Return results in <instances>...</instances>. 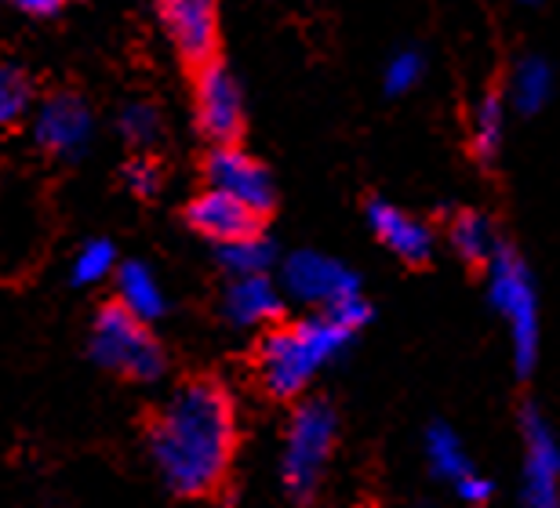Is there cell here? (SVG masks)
I'll use <instances>...</instances> for the list:
<instances>
[{
  "label": "cell",
  "instance_id": "6da1fadb",
  "mask_svg": "<svg viewBox=\"0 0 560 508\" xmlns=\"http://www.w3.org/2000/svg\"><path fill=\"white\" fill-rule=\"evenodd\" d=\"M237 447V411L211 378L183 381L150 425V450L167 491L205 498L222 487Z\"/></svg>",
  "mask_w": 560,
  "mask_h": 508
},
{
  "label": "cell",
  "instance_id": "7a4b0ae2",
  "mask_svg": "<svg viewBox=\"0 0 560 508\" xmlns=\"http://www.w3.org/2000/svg\"><path fill=\"white\" fill-rule=\"evenodd\" d=\"M353 327H346L339 316L317 309L299 323L273 327L259 345V381L273 400H295L310 389V381L320 375L331 359L342 356V348L353 342Z\"/></svg>",
  "mask_w": 560,
  "mask_h": 508
},
{
  "label": "cell",
  "instance_id": "3957f363",
  "mask_svg": "<svg viewBox=\"0 0 560 508\" xmlns=\"http://www.w3.org/2000/svg\"><path fill=\"white\" fill-rule=\"evenodd\" d=\"M488 298L510 327L513 367L517 375H532L539 364L542 327H539V291L524 265V258L513 247L499 244V251L488 258Z\"/></svg>",
  "mask_w": 560,
  "mask_h": 508
},
{
  "label": "cell",
  "instance_id": "277c9868",
  "mask_svg": "<svg viewBox=\"0 0 560 508\" xmlns=\"http://www.w3.org/2000/svg\"><path fill=\"white\" fill-rule=\"evenodd\" d=\"M335 436H339V417H335L331 403L306 400L291 414L288 436H284V461H280V476L295 501H310L317 483L328 465Z\"/></svg>",
  "mask_w": 560,
  "mask_h": 508
},
{
  "label": "cell",
  "instance_id": "5b68a950",
  "mask_svg": "<svg viewBox=\"0 0 560 508\" xmlns=\"http://www.w3.org/2000/svg\"><path fill=\"white\" fill-rule=\"evenodd\" d=\"M92 356L114 375L156 381L164 375V348L150 334V327L139 316H131L125 305H106L95 316L92 327Z\"/></svg>",
  "mask_w": 560,
  "mask_h": 508
},
{
  "label": "cell",
  "instance_id": "8992f818",
  "mask_svg": "<svg viewBox=\"0 0 560 508\" xmlns=\"http://www.w3.org/2000/svg\"><path fill=\"white\" fill-rule=\"evenodd\" d=\"M194 113L197 131L211 145H233L244 134V98L241 84L219 59H208L197 66L194 81Z\"/></svg>",
  "mask_w": 560,
  "mask_h": 508
},
{
  "label": "cell",
  "instance_id": "52a82bcc",
  "mask_svg": "<svg viewBox=\"0 0 560 508\" xmlns=\"http://www.w3.org/2000/svg\"><path fill=\"white\" fill-rule=\"evenodd\" d=\"M284 291L291 298L313 305V309H331L346 298L361 295V276L346 269L339 258H328L320 251H299L291 255L280 269Z\"/></svg>",
  "mask_w": 560,
  "mask_h": 508
},
{
  "label": "cell",
  "instance_id": "ba28073f",
  "mask_svg": "<svg viewBox=\"0 0 560 508\" xmlns=\"http://www.w3.org/2000/svg\"><path fill=\"white\" fill-rule=\"evenodd\" d=\"M524 436V505L553 508L560 505V444L546 417L528 406L521 414Z\"/></svg>",
  "mask_w": 560,
  "mask_h": 508
},
{
  "label": "cell",
  "instance_id": "9c48e42d",
  "mask_svg": "<svg viewBox=\"0 0 560 508\" xmlns=\"http://www.w3.org/2000/svg\"><path fill=\"white\" fill-rule=\"evenodd\" d=\"M205 175H208L211 189H222V193L244 200L252 211H259V214L273 211L277 189H273L270 172H266V167L255 161V156L237 150V142H233V145H215L211 156H208V164H205Z\"/></svg>",
  "mask_w": 560,
  "mask_h": 508
},
{
  "label": "cell",
  "instance_id": "30bf717a",
  "mask_svg": "<svg viewBox=\"0 0 560 508\" xmlns=\"http://www.w3.org/2000/svg\"><path fill=\"white\" fill-rule=\"evenodd\" d=\"M161 22L183 62L200 66L219 48V0H156Z\"/></svg>",
  "mask_w": 560,
  "mask_h": 508
},
{
  "label": "cell",
  "instance_id": "8fae6325",
  "mask_svg": "<svg viewBox=\"0 0 560 508\" xmlns=\"http://www.w3.org/2000/svg\"><path fill=\"white\" fill-rule=\"evenodd\" d=\"M33 139L51 156H81L88 139H92V109H88V102L73 92L51 95L37 113Z\"/></svg>",
  "mask_w": 560,
  "mask_h": 508
},
{
  "label": "cell",
  "instance_id": "7c38bea8",
  "mask_svg": "<svg viewBox=\"0 0 560 508\" xmlns=\"http://www.w3.org/2000/svg\"><path fill=\"white\" fill-rule=\"evenodd\" d=\"M186 218H189V225H194L200 236L215 240L219 247L241 240V236L259 233V225H262L259 211H252L244 200L222 193V189H211V186L200 197H194V203H189V211H186Z\"/></svg>",
  "mask_w": 560,
  "mask_h": 508
},
{
  "label": "cell",
  "instance_id": "4fadbf2b",
  "mask_svg": "<svg viewBox=\"0 0 560 508\" xmlns=\"http://www.w3.org/2000/svg\"><path fill=\"white\" fill-rule=\"evenodd\" d=\"M368 225H372L375 240L394 251L400 262L425 265L433 258V233L430 225L419 222L416 214L400 211L389 200H368Z\"/></svg>",
  "mask_w": 560,
  "mask_h": 508
},
{
  "label": "cell",
  "instance_id": "5bb4252c",
  "mask_svg": "<svg viewBox=\"0 0 560 508\" xmlns=\"http://www.w3.org/2000/svg\"><path fill=\"white\" fill-rule=\"evenodd\" d=\"M222 312L233 327H262L277 323L284 316V295L266 273L233 276L222 298Z\"/></svg>",
  "mask_w": 560,
  "mask_h": 508
},
{
  "label": "cell",
  "instance_id": "9a60e30c",
  "mask_svg": "<svg viewBox=\"0 0 560 508\" xmlns=\"http://www.w3.org/2000/svg\"><path fill=\"white\" fill-rule=\"evenodd\" d=\"M114 273H117V302L145 323L161 320L167 309V298L150 269L142 262H125V265H117Z\"/></svg>",
  "mask_w": 560,
  "mask_h": 508
},
{
  "label": "cell",
  "instance_id": "2e32d148",
  "mask_svg": "<svg viewBox=\"0 0 560 508\" xmlns=\"http://www.w3.org/2000/svg\"><path fill=\"white\" fill-rule=\"evenodd\" d=\"M447 244L469 265H488V258L499 251L495 225L480 211H458L447 225Z\"/></svg>",
  "mask_w": 560,
  "mask_h": 508
},
{
  "label": "cell",
  "instance_id": "e0dca14e",
  "mask_svg": "<svg viewBox=\"0 0 560 508\" xmlns=\"http://www.w3.org/2000/svg\"><path fill=\"white\" fill-rule=\"evenodd\" d=\"M553 95V66L539 59V55H528L513 66L510 76V106L524 113V117H535V113L546 109V102Z\"/></svg>",
  "mask_w": 560,
  "mask_h": 508
},
{
  "label": "cell",
  "instance_id": "ac0fdd59",
  "mask_svg": "<svg viewBox=\"0 0 560 508\" xmlns=\"http://www.w3.org/2000/svg\"><path fill=\"white\" fill-rule=\"evenodd\" d=\"M502 139H506V102L502 95L488 92L477 102L474 120H469V150L480 164H495Z\"/></svg>",
  "mask_w": 560,
  "mask_h": 508
},
{
  "label": "cell",
  "instance_id": "d6986e66",
  "mask_svg": "<svg viewBox=\"0 0 560 508\" xmlns=\"http://www.w3.org/2000/svg\"><path fill=\"white\" fill-rule=\"evenodd\" d=\"M425 461H430L433 476L452 480V483L463 476V472L474 469L463 450V439L447 425H430V433H425Z\"/></svg>",
  "mask_w": 560,
  "mask_h": 508
},
{
  "label": "cell",
  "instance_id": "ffe728a7",
  "mask_svg": "<svg viewBox=\"0 0 560 508\" xmlns=\"http://www.w3.org/2000/svg\"><path fill=\"white\" fill-rule=\"evenodd\" d=\"M277 262V247L270 240H262L259 233L241 236L233 244H222V265L230 269V276H244V273H266Z\"/></svg>",
  "mask_w": 560,
  "mask_h": 508
},
{
  "label": "cell",
  "instance_id": "44dd1931",
  "mask_svg": "<svg viewBox=\"0 0 560 508\" xmlns=\"http://www.w3.org/2000/svg\"><path fill=\"white\" fill-rule=\"evenodd\" d=\"M117 269V251L109 240H92L81 247V255L73 258V284L77 287H95Z\"/></svg>",
  "mask_w": 560,
  "mask_h": 508
},
{
  "label": "cell",
  "instance_id": "7402d4cb",
  "mask_svg": "<svg viewBox=\"0 0 560 508\" xmlns=\"http://www.w3.org/2000/svg\"><path fill=\"white\" fill-rule=\"evenodd\" d=\"M120 134L131 145H153L161 139V109L150 106V102H131V106L120 113Z\"/></svg>",
  "mask_w": 560,
  "mask_h": 508
},
{
  "label": "cell",
  "instance_id": "603a6c76",
  "mask_svg": "<svg viewBox=\"0 0 560 508\" xmlns=\"http://www.w3.org/2000/svg\"><path fill=\"white\" fill-rule=\"evenodd\" d=\"M30 106V84L19 70H0V128H11Z\"/></svg>",
  "mask_w": 560,
  "mask_h": 508
},
{
  "label": "cell",
  "instance_id": "cb8c5ba5",
  "mask_svg": "<svg viewBox=\"0 0 560 508\" xmlns=\"http://www.w3.org/2000/svg\"><path fill=\"white\" fill-rule=\"evenodd\" d=\"M422 70H425V62H422L419 51H397L394 59H389L386 76H383L386 95H405V92H411V87L422 81Z\"/></svg>",
  "mask_w": 560,
  "mask_h": 508
},
{
  "label": "cell",
  "instance_id": "d4e9b609",
  "mask_svg": "<svg viewBox=\"0 0 560 508\" xmlns=\"http://www.w3.org/2000/svg\"><path fill=\"white\" fill-rule=\"evenodd\" d=\"M125 182L136 197H153L156 189H161V167L153 161H145V156H139V161H131L125 167Z\"/></svg>",
  "mask_w": 560,
  "mask_h": 508
},
{
  "label": "cell",
  "instance_id": "484cf974",
  "mask_svg": "<svg viewBox=\"0 0 560 508\" xmlns=\"http://www.w3.org/2000/svg\"><path fill=\"white\" fill-rule=\"evenodd\" d=\"M455 491H458V498L469 501V505H488L491 494H495V483L469 469V472H463V476L455 480Z\"/></svg>",
  "mask_w": 560,
  "mask_h": 508
},
{
  "label": "cell",
  "instance_id": "4316f807",
  "mask_svg": "<svg viewBox=\"0 0 560 508\" xmlns=\"http://www.w3.org/2000/svg\"><path fill=\"white\" fill-rule=\"evenodd\" d=\"M19 11H26V15H51V11H59L62 0H11Z\"/></svg>",
  "mask_w": 560,
  "mask_h": 508
},
{
  "label": "cell",
  "instance_id": "83f0119b",
  "mask_svg": "<svg viewBox=\"0 0 560 508\" xmlns=\"http://www.w3.org/2000/svg\"><path fill=\"white\" fill-rule=\"evenodd\" d=\"M517 4H528V8H535V4H539V0H517Z\"/></svg>",
  "mask_w": 560,
  "mask_h": 508
},
{
  "label": "cell",
  "instance_id": "f1b7e54d",
  "mask_svg": "<svg viewBox=\"0 0 560 508\" xmlns=\"http://www.w3.org/2000/svg\"><path fill=\"white\" fill-rule=\"evenodd\" d=\"M62 4H66V0H62Z\"/></svg>",
  "mask_w": 560,
  "mask_h": 508
}]
</instances>
